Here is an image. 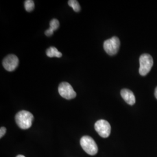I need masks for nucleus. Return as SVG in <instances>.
I'll use <instances>...</instances> for the list:
<instances>
[{
  "label": "nucleus",
  "instance_id": "obj_1",
  "mask_svg": "<svg viewBox=\"0 0 157 157\" xmlns=\"http://www.w3.org/2000/svg\"><path fill=\"white\" fill-rule=\"evenodd\" d=\"M33 120V114L28 111H19L15 115V122L21 129H29L32 125Z\"/></svg>",
  "mask_w": 157,
  "mask_h": 157
},
{
  "label": "nucleus",
  "instance_id": "obj_2",
  "mask_svg": "<svg viewBox=\"0 0 157 157\" xmlns=\"http://www.w3.org/2000/svg\"><path fill=\"white\" fill-rule=\"evenodd\" d=\"M80 146L84 151L90 155H94L98 152V147L94 139L89 136H83L80 139Z\"/></svg>",
  "mask_w": 157,
  "mask_h": 157
},
{
  "label": "nucleus",
  "instance_id": "obj_3",
  "mask_svg": "<svg viewBox=\"0 0 157 157\" xmlns=\"http://www.w3.org/2000/svg\"><path fill=\"white\" fill-rule=\"evenodd\" d=\"M140 68L139 73L141 76H146L151 71L153 65V59L152 56L148 54H143L139 59Z\"/></svg>",
  "mask_w": 157,
  "mask_h": 157
},
{
  "label": "nucleus",
  "instance_id": "obj_4",
  "mask_svg": "<svg viewBox=\"0 0 157 157\" xmlns=\"http://www.w3.org/2000/svg\"><path fill=\"white\" fill-rule=\"evenodd\" d=\"M120 40L117 37H112L104 43V49L109 56H114L118 53L120 47Z\"/></svg>",
  "mask_w": 157,
  "mask_h": 157
},
{
  "label": "nucleus",
  "instance_id": "obj_5",
  "mask_svg": "<svg viewBox=\"0 0 157 157\" xmlns=\"http://www.w3.org/2000/svg\"><path fill=\"white\" fill-rule=\"evenodd\" d=\"M94 128L98 134L102 138H107L111 134V125L105 120L100 119L97 121L94 124Z\"/></svg>",
  "mask_w": 157,
  "mask_h": 157
},
{
  "label": "nucleus",
  "instance_id": "obj_6",
  "mask_svg": "<svg viewBox=\"0 0 157 157\" xmlns=\"http://www.w3.org/2000/svg\"><path fill=\"white\" fill-rule=\"evenodd\" d=\"M58 92L62 97L67 100H71L76 97V93L72 86L67 82L60 83L58 87Z\"/></svg>",
  "mask_w": 157,
  "mask_h": 157
},
{
  "label": "nucleus",
  "instance_id": "obj_7",
  "mask_svg": "<svg viewBox=\"0 0 157 157\" xmlns=\"http://www.w3.org/2000/svg\"><path fill=\"white\" fill-rule=\"evenodd\" d=\"M19 59L15 55L10 54L6 56L2 61V65L8 72L15 71L18 66Z\"/></svg>",
  "mask_w": 157,
  "mask_h": 157
},
{
  "label": "nucleus",
  "instance_id": "obj_8",
  "mask_svg": "<svg viewBox=\"0 0 157 157\" xmlns=\"http://www.w3.org/2000/svg\"><path fill=\"white\" fill-rule=\"evenodd\" d=\"M121 95L124 101L130 105H134L136 102V98L133 93L129 89H124L121 91Z\"/></svg>",
  "mask_w": 157,
  "mask_h": 157
},
{
  "label": "nucleus",
  "instance_id": "obj_9",
  "mask_svg": "<svg viewBox=\"0 0 157 157\" xmlns=\"http://www.w3.org/2000/svg\"><path fill=\"white\" fill-rule=\"evenodd\" d=\"M50 28L47 29L45 32V34L49 37L52 35L54 31H56L59 27V22L56 19H52L50 22Z\"/></svg>",
  "mask_w": 157,
  "mask_h": 157
},
{
  "label": "nucleus",
  "instance_id": "obj_10",
  "mask_svg": "<svg viewBox=\"0 0 157 157\" xmlns=\"http://www.w3.org/2000/svg\"><path fill=\"white\" fill-rule=\"evenodd\" d=\"M46 54L50 58H52V57L60 58L62 56V53L54 47H49L46 51Z\"/></svg>",
  "mask_w": 157,
  "mask_h": 157
},
{
  "label": "nucleus",
  "instance_id": "obj_11",
  "mask_svg": "<svg viewBox=\"0 0 157 157\" xmlns=\"http://www.w3.org/2000/svg\"><path fill=\"white\" fill-rule=\"evenodd\" d=\"M68 5L73 8V10L76 12H78L80 11L81 8L78 4V1L76 0H69L68 1Z\"/></svg>",
  "mask_w": 157,
  "mask_h": 157
},
{
  "label": "nucleus",
  "instance_id": "obj_12",
  "mask_svg": "<svg viewBox=\"0 0 157 157\" xmlns=\"http://www.w3.org/2000/svg\"><path fill=\"white\" fill-rule=\"evenodd\" d=\"M34 2L32 0H26L25 1V8L26 11L32 12L34 9Z\"/></svg>",
  "mask_w": 157,
  "mask_h": 157
},
{
  "label": "nucleus",
  "instance_id": "obj_13",
  "mask_svg": "<svg viewBox=\"0 0 157 157\" xmlns=\"http://www.w3.org/2000/svg\"><path fill=\"white\" fill-rule=\"evenodd\" d=\"M6 132V129L5 127L1 128V129H0V138H2L5 135Z\"/></svg>",
  "mask_w": 157,
  "mask_h": 157
},
{
  "label": "nucleus",
  "instance_id": "obj_14",
  "mask_svg": "<svg viewBox=\"0 0 157 157\" xmlns=\"http://www.w3.org/2000/svg\"><path fill=\"white\" fill-rule=\"evenodd\" d=\"M155 98L157 99V87L155 90Z\"/></svg>",
  "mask_w": 157,
  "mask_h": 157
},
{
  "label": "nucleus",
  "instance_id": "obj_15",
  "mask_svg": "<svg viewBox=\"0 0 157 157\" xmlns=\"http://www.w3.org/2000/svg\"><path fill=\"white\" fill-rule=\"evenodd\" d=\"M16 157H25L24 155H18Z\"/></svg>",
  "mask_w": 157,
  "mask_h": 157
}]
</instances>
